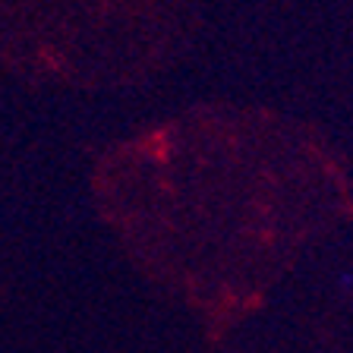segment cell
<instances>
[{
  "label": "cell",
  "mask_w": 353,
  "mask_h": 353,
  "mask_svg": "<svg viewBox=\"0 0 353 353\" xmlns=\"http://www.w3.org/2000/svg\"><path fill=\"white\" fill-rule=\"evenodd\" d=\"M98 205L136 272L208 331L250 319L322 234L319 202L281 164L208 168L168 136L126 152Z\"/></svg>",
  "instance_id": "obj_1"
}]
</instances>
